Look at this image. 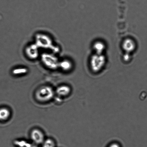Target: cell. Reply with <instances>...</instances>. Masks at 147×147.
Wrapping results in <instances>:
<instances>
[{
    "instance_id": "cell-3",
    "label": "cell",
    "mask_w": 147,
    "mask_h": 147,
    "mask_svg": "<svg viewBox=\"0 0 147 147\" xmlns=\"http://www.w3.org/2000/svg\"><path fill=\"white\" fill-rule=\"evenodd\" d=\"M55 91V94L60 98L65 97L71 93V87L67 85H62L58 86Z\"/></svg>"
},
{
    "instance_id": "cell-1",
    "label": "cell",
    "mask_w": 147,
    "mask_h": 147,
    "mask_svg": "<svg viewBox=\"0 0 147 147\" xmlns=\"http://www.w3.org/2000/svg\"><path fill=\"white\" fill-rule=\"evenodd\" d=\"M55 94V91L52 87L46 85L41 86L37 90L35 96L38 102H45L52 100Z\"/></svg>"
},
{
    "instance_id": "cell-5",
    "label": "cell",
    "mask_w": 147,
    "mask_h": 147,
    "mask_svg": "<svg viewBox=\"0 0 147 147\" xmlns=\"http://www.w3.org/2000/svg\"><path fill=\"white\" fill-rule=\"evenodd\" d=\"M41 146V147H56V144L54 140L48 138H46Z\"/></svg>"
},
{
    "instance_id": "cell-6",
    "label": "cell",
    "mask_w": 147,
    "mask_h": 147,
    "mask_svg": "<svg viewBox=\"0 0 147 147\" xmlns=\"http://www.w3.org/2000/svg\"><path fill=\"white\" fill-rule=\"evenodd\" d=\"M107 147H122V146L119 143L114 142L111 143Z\"/></svg>"
},
{
    "instance_id": "cell-4",
    "label": "cell",
    "mask_w": 147,
    "mask_h": 147,
    "mask_svg": "<svg viewBox=\"0 0 147 147\" xmlns=\"http://www.w3.org/2000/svg\"><path fill=\"white\" fill-rule=\"evenodd\" d=\"M11 113L8 108L2 107L0 108V121L5 122L10 118Z\"/></svg>"
},
{
    "instance_id": "cell-2",
    "label": "cell",
    "mask_w": 147,
    "mask_h": 147,
    "mask_svg": "<svg viewBox=\"0 0 147 147\" xmlns=\"http://www.w3.org/2000/svg\"><path fill=\"white\" fill-rule=\"evenodd\" d=\"M30 138L32 142L37 145H41L46 139L44 133L37 128L31 131Z\"/></svg>"
}]
</instances>
